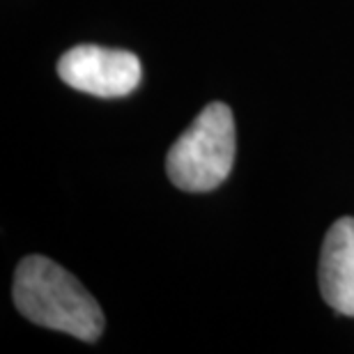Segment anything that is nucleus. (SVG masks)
Instances as JSON below:
<instances>
[{
    "instance_id": "f257e3e1",
    "label": "nucleus",
    "mask_w": 354,
    "mask_h": 354,
    "mask_svg": "<svg viewBox=\"0 0 354 354\" xmlns=\"http://www.w3.org/2000/svg\"><path fill=\"white\" fill-rule=\"evenodd\" d=\"M14 304L19 313L39 327L65 331L81 341H97L104 313L86 288L44 256H28L14 274Z\"/></svg>"
},
{
    "instance_id": "f03ea898",
    "label": "nucleus",
    "mask_w": 354,
    "mask_h": 354,
    "mask_svg": "<svg viewBox=\"0 0 354 354\" xmlns=\"http://www.w3.org/2000/svg\"><path fill=\"white\" fill-rule=\"evenodd\" d=\"M235 164V118L221 102L207 104L175 140L166 171L177 189L205 194L216 189Z\"/></svg>"
},
{
    "instance_id": "7ed1b4c3",
    "label": "nucleus",
    "mask_w": 354,
    "mask_h": 354,
    "mask_svg": "<svg viewBox=\"0 0 354 354\" xmlns=\"http://www.w3.org/2000/svg\"><path fill=\"white\" fill-rule=\"evenodd\" d=\"M58 74L69 88L113 99L129 95L138 88L143 67L129 51L81 44L65 51L58 62Z\"/></svg>"
},
{
    "instance_id": "20e7f679",
    "label": "nucleus",
    "mask_w": 354,
    "mask_h": 354,
    "mask_svg": "<svg viewBox=\"0 0 354 354\" xmlns=\"http://www.w3.org/2000/svg\"><path fill=\"white\" fill-rule=\"evenodd\" d=\"M320 292L336 313L354 317V218L331 225L320 251Z\"/></svg>"
}]
</instances>
